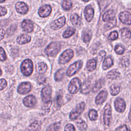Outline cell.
I'll return each instance as SVG.
<instances>
[{
    "label": "cell",
    "instance_id": "42",
    "mask_svg": "<svg viewBox=\"0 0 131 131\" xmlns=\"http://www.w3.org/2000/svg\"><path fill=\"white\" fill-rule=\"evenodd\" d=\"M6 58L7 57L4 50L2 47H0V60L4 61L6 59Z\"/></svg>",
    "mask_w": 131,
    "mask_h": 131
},
{
    "label": "cell",
    "instance_id": "33",
    "mask_svg": "<svg viewBox=\"0 0 131 131\" xmlns=\"http://www.w3.org/2000/svg\"><path fill=\"white\" fill-rule=\"evenodd\" d=\"M51 104L52 102L50 100L45 103V104L43 105L42 108V113L43 114H47L49 113Z\"/></svg>",
    "mask_w": 131,
    "mask_h": 131
},
{
    "label": "cell",
    "instance_id": "49",
    "mask_svg": "<svg viewBox=\"0 0 131 131\" xmlns=\"http://www.w3.org/2000/svg\"><path fill=\"white\" fill-rule=\"evenodd\" d=\"M116 130H129V129L127 128V127L126 125H123L119 127L118 128H116Z\"/></svg>",
    "mask_w": 131,
    "mask_h": 131
},
{
    "label": "cell",
    "instance_id": "17",
    "mask_svg": "<svg viewBox=\"0 0 131 131\" xmlns=\"http://www.w3.org/2000/svg\"><path fill=\"white\" fill-rule=\"evenodd\" d=\"M21 27L24 31L26 32H31L33 29L32 21L28 19H25L22 22Z\"/></svg>",
    "mask_w": 131,
    "mask_h": 131
},
{
    "label": "cell",
    "instance_id": "36",
    "mask_svg": "<svg viewBox=\"0 0 131 131\" xmlns=\"http://www.w3.org/2000/svg\"><path fill=\"white\" fill-rule=\"evenodd\" d=\"M72 6V2L70 0H64L62 4L63 8L66 10H70Z\"/></svg>",
    "mask_w": 131,
    "mask_h": 131
},
{
    "label": "cell",
    "instance_id": "53",
    "mask_svg": "<svg viewBox=\"0 0 131 131\" xmlns=\"http://www.w3.org/2000/svg\"><path fill=\"white\" fill-rule=\"evenodd\" d=\"M2 71L0 70V76L2 75Z\"/></svg>",
    "mask_w": 131,
    "mask_h": 131
},
{
    "label": "cell",
    "instance_id": "16",
    "mask_svg": "<svg viewBox=\"0 0 131 131\" xmlns=\"http://www.w3.org/2000/svg\"><path fill=\"white\" fill-rule=\"evenodd\" d=\"M15 8L16 11L21 14H25L27 13L28 11V7L27 5L24 2H18L15 5Z\"/></svg>",
    "mask_w": 131,
    "mask_h": 131
},
{
    "label": "cell",
    "instance_id": "35",
    "mask_svg": "<svg viewBox=\"0 0 131 131\" xmlns=\"http://www.w3.org/2000/svg\"><path fill=\"white\" fill-rule=\"evenodd\" d=\"M89 116L91 120H96L98 117V113L95 110H91L89 112Z\"/></svg>",
    "mask_w": 131,
    "mask_h": 131
},
{
    "label": "cell",
    "instance_id": "14",
    "mask_svg": "<svg viewBox=\"0 0 131 131\" xmlns=\"http://www.w3.org/2000/svg\"><path fill=\"white\" fill-rule=\"evenodd\" d=\"M84 16L88 21H91L94 17V10L91 6H87L84 11Z\"/></svg>",
    "mask_w": 131,
    "mask_h": 131
},
{
    "label": "cell",
    "instance_id": "47",
    "mask_svg": "<svg viewBox=\"0 0 131 131\" xmlns=\"http://www.w3.org/2000/svg\"><path fill=\"white\" fill-rule=\"evenodd\" d=\"M62 103V97L61 95H58L57 97V104L58 106H60Z\"/></svg>",
    "mask_w": 131,
    "mask_h": 131
},
{
    "label": "cell",
    "instance_id": "30",
    "mask_svg": "<svg viewBox=\"0 0 131 131\" xmlns=\"http://www.w3.org/2000/svg\"><path fill=\"white\" fill-rule=\"evenodd\" d=\"M120 91V86L116 85H112L110 87V92L113 96L117 95Z\"/></svg>",
    "mask_w": 131,
    "mask_h": 131
},
{
    "label": "cell",
    "instance_id": "11",
    "mask_svg": "<svg viewBox=\"0 0 131 131\" xmlns=\"http://www.w3.org/2000/svg\"><path fill=\"white\" fill-rule=\"evenodd\" d=\"M66 23V18L64 17H62L59 19L54 20L50 25L51 28L53 30H57L62 27Z\"/></svg>",
    "mask_w": 131,
    "mask_h": 131
},
{
    "label": "cell",
    "instance_id": "15",
    "mask_svg": "<svg viewBox=\"0 0 131 131\" xmlns=\"http://www.w3.org/2000/svg\"><path fill=\"white\" fill-rule=\"evenodd\" d=\"M51 10V7L49 5H45L40 8L38 11V14L42 17H47L50 14Z\"/></svg>",
    "mask_w": 131,
    "mask_h": 131
},
{
    "label": "cell",
    "instance_id": "3",
    "mask_svg": "<svg viewBox=\"0 0 131 131\" xmlns=\"http://www.w3.org/2000/svg\"><path fill=\"white\" fill-rule=\"evenodd\" d=\"M85 107V103L82 102L77 104L70 114V119L71 120L76 119L83 112Z\"/></svg>",
    "mask_w": 131,
    "mask_h": 131
},
{
    "label": "cell",
    "instance_id": "34",
    "mask_svg": "<svg viewBox=\"0 0 131 131\" xmlns=\"http://www.w3.org/2000/svg\"><path fill=\"white\" fill-rule=\"evenodd\" d=\"M103 81L102 79H100V80H99L98 81H97L95 84L94 85V86L93 88V92L94 93L97 92L102 86V84L103 83Z\"/></svg>",
    "mask_w": 131,
    "mask_h": 131
},
{
    "label": "cell",
    "instance_id": "20",
    "mask_svg": "<svg viewBox=\"0 0 131 131\" xmlns=\"http://www.w3.org/2000/svg\"><path fill=\"white\" fill-rule=\"evenodd\" d=\"M115 14L114 11L112 10L106 11L102 16V19L104 21H108L115 17Z\"/></svg>",
    "mask_w": 131,
    "mask_h": 131
},
{
    "label": "cell",
    "instance_id": "39",
    "mask_svg": "<svg viewBox=\"0 0 131 131\" xmlns=\"http://www.w3.org/2000/svg\"><path fill=\"white\" fill-rule=\"evenodd\" d=\"M125 48L121 45H116L115 48V52L118 54H122L124 53Z\"/></svg>",
    "mask_w": 131,
    "mask_h": 131
},
{
    "label": "cell",
    "instance_id": "54",
    "mask_svg": "<svg viewBox=\"0 0 131 131\" xmlns=\"http://www.w3.org/2000/svg\"><path fill=\"white\" fill-rule=\"evenodd\" d=\"M83 1H84V2H88V1H89L90 0H83Z\"/></svg>",
    "mask_w": 131,
    "mask_h": 131
},
{
    "label": "cell",
    "instance_id": "27",
    "mask_svg": "<svg viewBox=\"0 0 131 131\" xmlns=\"http://www.w3.org/2000/svg\"><path fill=\"white\" fill-rule=\"evenodd\" d=\"M120 73L117 71L116 70H112V71H110L107 75V77L108 78L111 79L112 80L116 79L119 77Z\"/></svg>",
    "mask_w": 131,
    "mask_h": 131
},
{
    "label": "cell",
    "instance_id": "37",
    "mask_svg": "<svg viewBox=\"0 0 131 131\" xmlns=\"http://www.w3.org/2000/svg\"><path fill=\"white\" fill-rule=\"evenodd\" d=\"M82 38L83 40L85 42H88L90 41L91 38V34L90 32H84L82 35Z\"/></svg>",
    "mask_w": 131,
    "mask_h": 131
},
{
    "label": "cell",
    "instance_id": "43",
    "mask_svg": "<svg viewBox=\"0 0 131 131\" xmlns=\"http://www.w3.org/2000/svg\"><path fill=\"white\" fill-rule=\"evenodd\" d=\"M7 82L5 79H0V91L4 89L7 86Z\"/></svg>",
    "mask_w": 131,
    "mask_h": 131
},
{
    "label": "cell",
    "instance_id": "45",
    "mask_svg": "<svg viewBox=\"0 0 131 131\" xmlns=\"http://www.w3.org/2000/svg\"><path fill=\"white\" fill-rule=\"evenodd\" d=\"M53 125V128L51 129V130H59L60 129V126H61V124L59 122L58 123H55L54 124L52 125Z\"/></svg>",
    "mask_w": 131,
    "mask_h": 131
},
{
    "label": "cell",
    "instance_id": "12",
    "mask_svg": "<svg viewBox=\"0 0 131 131\" xmlns=\"http://www.w3.org/2000/svg\"><path fill=\"white\" fill-rule=\"evenodd\" d=\"M130 13L126 11L121 12L119 15V18L121 21L128 25H130Z\"/></svg>",
    "mask_w": 131,
    "mask_h": 131
},
{
    "label": "cell",
    "instance_id": "19",
    "mask_svg": "<svg viewBox=\"0 0 131 131\" xmlns=\"http://www.w3.org/2000/svg\"><path fill=\"white\" fill-rule=\"evenodd\" d=\"M47 68L48 67L47 64L43 62H39L37 63L36 67L37 72L40 74H44L46 72Z\"/></svg>",
    "mask_w": 131,
    "mask_h": 131
},
{
    "label": "cell",
    "instance_id": "52",
    "mask_svg": "<svg viewBox=\"0 0 131 131\" xmlns=\"http://www.w3.org/2000/svg\"><path fill=\"white\" fill-rule=\"evenodd\" d=\"M6 0H0V3H2V2H4V1H5Z\"/></svg>",
    "mask_w": 131,
    "mask_h": 131
},
{
    "label": "cell",
    "instance_id": "44",
    "mask_svg": "<svg viewBox=\"0 0 131 131\" xmlns=\"http://www.w3.org/2000/svg\"><path fill=\"white\" fill-rule=\"evenodd\" d=\"M64 130L66 131H74L75 130V128L72 124L69 123L65 126Z\"/></svg>",
    "mask_w": 131,
    "mask_h": 131
},
{
    "label": "cell",
    "instance_id": "31",
    "mask_svg": "<svg viewBox=\"0 0 131 131\" xmlns=\"http://www.w3.org/2000/svg\"><path fill=\"white\" fill-rule=\"evenodd\" d=\"M40 122L38 121H35L33 122L31 125L29 126L28 129L31 130H38L40 129Z\"/></svg>",
    "mask_w": 131,
    "mask_h": 131
},
{
    "label": "cell",
    "instance_id": "25",
    "mask_svg": "<svg viewBox=\"0 0 131 131\" xmlns=\"http://www.w3.org/2000/svg\"><path fill=\"white\" fill-rule=\"evenodd\" d=\"M64 73H65V71L63 69H60L58 70L56 72L54 75V79L55 81H59L61 80L63 78V76L64 75Z\"/></svg>",
    "mask_w": 131,
    "mask_h": 131
},
{
    "label": "cell",
    "instance_id": "50",
    "mask_svg": "<svg viewBox=\"0 0 131 131\" xmlns=\"http://www.w3.org/2000/svg\"><path fill=\"white\" fill-rule=\"evenodd\" d=\"M5 34V31L3 29H0V41L4 38Z\"/></svg>",
    "mask_w": 131,
    "mask_h": 131
},
{
    "label": "cell",
    "instance_id": "2",
    "mask_svg": "<svg viewBox=\"0 0 131 131\" xmlns=\"http://www.w3.org/2000/svg\"><path fill=\"white\" fill-rule=\"evenodd\" d=\"M20 69L22 73L24 75L26 76L30 75L33 70L32 61L29 59H25L21 64Z\"/></svg>",
    "mask_w": 131,
    "mask_h": 131
},
{
    "label": "cell",
    "instance_id": "40",
    "mask_svg": "<svg viewBox=\"0 0 131 131\" xmlns=\"http://www.w3.org/2000/svg\"><path fill=\"white\" fill-rule=\"evenodd\" d=\"M121 64L122 65V66L123 67H127L129 66V59L127 57H124L122 60H121Z\"/></svg>",
    "mask_w": 131,
    "mask_h": 131
},
{
    "label": "cell",
    "instance_id": "48",
    "mask_svg": "<svg viewBox=\"0 0 131 131\" xmlns=\"http://www.w3.org/2000/svg\"><path fill=\"white\" fill-rule=\"evenodd\" d=\"M7 13V10L5 8L0 6V16H4Z\"/></svg>",
    "mask_w": 131,
    "mask_h": 131
},
{
    "label": "cell",
    "instance_id": "13",
    "mask_svg": "<svg viewBox=\"0 0 131 131\" xmlns=\"http://www.w3.org/2000/svg\"><path fill=\"white\" fill-rule=\"evenodd\" d=\"M23 103L24 105L27 107H33L36 103V100L35 97L33 95H28L23 99Z\"/></svg>",
    "mask_w": 131,
    "mask_h": 131
},
{
    "label": "cell",
    "instance_id": "32",
    "mask_svg": "<svg viewBox=\"0 0 131 131\" xmlns=\"http://www.w3.org/2000/svg\"><path fill=\"white\" fill-rule=\"evenodd\" d=\"M121 34L123 37L130 39V31L128 28H124L121 30Z\"/></svg>",
    "mask_w": 131,
    "mask_h": 131
},
{
    "label": "cell",
    "instance_id": "18",
    "mask_svg": "<svg viewBox=\"0 0 131 131\" xmlns=\"http://www.w3.org/2000/svg\"><path fill=\"white\" fill-rule=\"evenodd\" d=\"M107 92L105 91H101L98 95L97 96L95 102L97 104H102L106 100L107 97Z\"/></svg>",
    "mask_w": 131,
    "mask_h": 131
},
{
    "label": "cell",
    "instance_id": "6",
    "mask_svg": "<svg viewBox=\"0 0 131 131\" xmlns=\"http://www.w3.org/2000/svg\"><path fill=\"white\" fill-rule=\"evenodd\" d=\"M82 66V62L81 60H78L74 63L72 64L67 71V75L68 76H72L75 74Z\"/></svg>",
    "mask_w": 131,
    "mask_h": 131
},
{
    "label": "cell",
    "instance_id": "29",
    "mask_svg": "<svg viewBox=\"0 0 131 131\" xmlns=\"http://www.w3.org/2000/svg\"><path fill=\"white\" fill-rule=\"evenodd\" d=\"M76 125L77 126L78 129L81 130H86L88 127L85 122L81 119H80L76 122Z\"/></svg>",
    "mask_w": 131,
    "mask_h": 131
},
{
    "label": "cell",
    "instance_id": "5",
    "mask_svg": "<svg viewBox=\"0 0 131 131\" xmlns=\"http://www.w3.org/2000/svg\"><path fill=\"white\" fill-rule=\"evenodd\" d=\"M74 56L73 51L71 49H68L64 51L60 56L58 62L60 64H65L69 61Z\"/></svg>",
    "mask_w": 131,
    "mask_h": 131
},
{
    "label": "cell",
    "instance_id": "28",
    "mask_svg": "<svg viewBox=\"0 0 131 131\" xmlns=\"http://www.w3.org/2000/svg\"><path fill=\"white\" fill-rule=\"evenodd\" d=\"M75 32V29L73 27L68 28L63 33L62 36L64 38H69V37L73 35Z\"/></svg>",
    "mask_w": 131,
    "mask_h": 131
},
{
    "label": "cell",
    "instance_id": "46",
    "mask_svg": "<svg viewBox=\"0 0 131 131\" xmlns=\"http://www.w3.org/2000/svg\"><path fill=\"white\" fill-rule=\"evenodd\" d=\"M106 55V52L102 50V51H101L99 53V55H98V59L100 61H101L103 59V58L105 57Z\"/></svg>",
    "mask_w": 131,
    "mask_h": 131
},
{
    "label": "cell",
    "instance_id": "51",
    "mask_svg": "<svg viewBox=\"0 0 131 131\" xmlns=\"http://www.w3.org/2000/svg\"><path fill=\"white\" fill-rule=\"evenodd\" d=\"M38 81L40 84L44 83L46 82V78L43 77H39L38 79Z\"/></svg>",
    "mask_w": 131,
    "mask_h": 131
},
{
    "label": "cell",
    "instance_id": "10",
    "mask_svg": "<svg viewBox=\"0 0 131 131\" xmlns=\"http://www.w3.org/2000/svg\"><path fill=\"white\" fill-rule=\"evenodd\" d=\"M31 89V83L29 82H24L19 84L17 88V91L21 94L28 93Z\"/></svg>",
    "mask_w": 131,
    "mask_h": 131
},
{
    "label": "cell",
    "instance_id": "26",
    "mask_svg": "<svg viewBox=\"0 0 131 131\" xmlns=\"http://www.w3.org/2000/svg\"><path fill=\"white\" fill-rule=\"evenodd\" d=\"M91 82L86 81L84 82L81 86V92L83 94H88L90 90Z\"/></svg>",
    "mask_w": 131,
    "mask_h": 131
},
{
    "label": "cell",
    "instance_id": "7",
    "mask_svg": "<svg viewBox=\"0 0 131 131\" xmlns=\"http://www.w3.org/2000/svg\"><path fill=\"white\" fill-rule=\"evenodd\" d=\"M112 119V112L111 107L109 104H106L104 107V115H103V121L104 124L109 126L111 122Z\"/></svg>",
    "mask_w": 131,
    "mask_h": 131
},
{
    "label": "cell",
    "instance_id": "22",
    "mask_svg": "<svg viewBox=\"0 0 131 131\" xmlns=\"http://www.w3.org/2000/svg\"><path fill=\"white\" fill-rule=\"evenodd\" d=\"M70 20L72 24L76 27L80 26L81 23V19L80 17L77 14H73L71 16Z\"/></svg>",
    "mask_w": 131,
    "mask_h": 131
},
{
    "label": "cell",
    "instance_id": "8",
    "mask_svg": "<svg viewBox=\"0 0 131 131\" xmlns=\"http://www.w3.org/2000/svg\"><path fill=\"white\" fill-rule=\"evenodd\" d=\"M52 89L50 85H47L41 91V97L42 101L46 103L50 100L51 97Z\"/></svg>",
    "mask_w": 131,
    "mask_h": 131
},
{
    "label": "cell",
    "instance_id": "23",
    "mask_svg": "<svg viewBox=\"0 0 131 131\" xmlns=\"http://www.w3.org/2000/svg\"><path fill=\"white\" fill-rule=\"evenodd\" d=\"M113 64V61L112 59L110 57H107L103 62L102 69L104 70H107L109 69L111 67H112Z\"/></svg>",
    "mask_w": 131,
    "mask_h": 131
},
{
    "label": "cell",
    "instance_id": "4",
    "mask_svg": "<svg viewBox=\"0 0 131 131\" xmlns=\"http://www.w3.org/2000/svg\"><path fill=\"white\" fill-rule=\"evenodd\" d=\"M81 85V82L79 79L75 78L70 82L68 87V90L71 94H76L79 90Z\"/></svg>",
    "mask_w": 131,
    "mask_h": 131
},
{
    "label": "cell",
    "instance_id": "24",
    "mask_svg": "<svg viewBox=\"0 0 131 131\" xmlns=\"http://www.w3.org/2000/svg\"><path fill=\"white\" fill-rule=\"evenodd\" d=\"M96 67V61L94 59H91L89 60L86 64V69L92 72L94 71Z\"/></svg>",
    "mask_w": 131,
    "mask_h": 131
},
{
    "label": "cell",
    "instance_id": "38",
    "mask_svg": "<svg viewBox=\"0 0 131 131\" xmlns=\"http://www.w3.org/2000/svg\"><path fill=\"white\" fill-rule=\"evenodd\" d=\"M116 24V19L114 17L113 19L108 21V23L105 25V28L106 29L108 30L114 27Z\"/></svg>",
    "mask_w": 131,
    "mask_h": 131
},
{
    "label": "cell",
    "instance_id": "9",
    "mask_svg": "<svg viewBox=\"0 0 131 131\" xmlns=\"http://www.w3.org/2000/svg\"><path fill=\"white\" fill-rule=\"evenodd\" d=\"M114 105L116 110L120 113L124 112L126 107V104L124 100L120 97L117 98L115 100L114 102Z\"/></svg>",
    "mask_w": 131,
    "mask_h": 131
},
{
    "label": "cell",
    "instance_id": "21",
    "mask_svg": "<svg viewBox=\"0 0 131 131\" xmlns=\"http://www.w3.org/2000/svg\"><path fill=\"white\" fill-rule=\"evenodd\" d=\"M31 40V37L27 34H23L19 36L17 39V42L20 45H23L29 42Z\"/></svg>",
    "mask_w": 131,
    "mask_h": 131
},
{
    "label": "cell",
    "instance_id": "41",
    "mask_svg": "<svg viewBox=\"0 0 131 131\" xmlns=\"http://www.w3.org/2000/svg\"><path fill=\"white\" fill-rule=\"evenodd\" d=\"M118 37V34L117 31L112 32L108 36V39L111 40H114L116 39Z\"/></svg>",
    "mask_w": 131,
    "mask_h": 131
},
{
    "label": "cell",
    "instance_id": "1",
    "mask_svg": "<svg viewBox=\"0 0 131 131\" xmlns=\"http://www.w3.org/2000/svg\"><path fill=\"white\" fill-rule=\"evenodd\" d=\"M60 45L58 43L56 42H52L47 47L45 52L48 56L54 57L60 51Z\"/></svg>",
    "mask_w": 131,
    "mask_h": 131
}]
</instances>
